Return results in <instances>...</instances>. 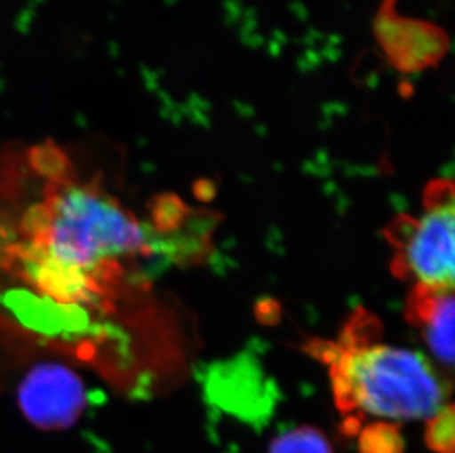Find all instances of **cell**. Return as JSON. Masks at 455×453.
<instances>
[{
    "label": "cell",
    "instance_id": "8",
    "mask_svg": "<svg viewBox=\"0 0 455 453\" xmlns=\"http://www.w3.org/2000/svg\"><path fill=\"white\" fill-rule=\"evenodd\" d=\"M358 449L360 453H404V437L396 424L378 421L361 427Z\"/></svg>",
    "mask_w": 455,
    "mask_h": 453
},
{
    "label": "cell",
    "instance_id": "4",
    "mask_svg": "<svg viewBox=\"0 0 455 453\" xmlns=\"http://www.w3.org/2000/svg\"><path fill=\"white\" fill-rule=\"evenodd\" d=\"M18 405L36 428L67 430L77 423L86 408V385L77 372L62 363H39L20 385Z\"/></svg>",
    "mask_w": 455,
    "mask_h": 453
},
{
    "label": "cell",
    "instance_id": "6",
    "mask_svg": "<svg viewBox=\"0 0 455 453\" xmlns=\"http://www.w3.org/2000/svg\"><path fill=\"white\" fill-rule=\"evenodd\" d=\"M27 163L33 172L49 183H67L77 179L67 150L51 139L31 146L27 150Z\"/></svg>",
    "mask_w": 455,
    "mask_h": 453
},
{
    "label": "cell",
    "instance_id": "9",
    "mask_svg": "<svg viewBox=\"0 0 455 453\" xmlns=\"http://www.w3.org/2000/svg\"><path fill=\"white\" fill-rule=\"evenodd\" d=\"M425 441L432 452L454 453L455 415L452 405H447L427 419Z\"/></svg>",
    "mask_w": 455,
    "mask_h": 453
},
{
    "label": "cell",
    "instance_id": "1",
    "mask_svg": "<svg viewBox=\"0 0 455 453\" xmlns=\"http://www.w3.org/2000/svg\"><path fill=\"white\" fill-rule=\"evenodd\" d=\"M373 322L348 325L339 343L315 346L331 368L336 407L349 434L371 415L391 421L429 419L447 405V383L419 352L373 342Z\"/></svg>",
    "mask_w": 455,
    "mask_h": 453
},
{
    "label": "cell",
    "instance_id": "7",
    "mask_svg": "<svg viewBox=\"0 0 455 453\" xmlns=\"http://www.w3.org/2000/svg\"><path fill=\"white\" fill-rule=\"evenodd\" d=\"M268 453H333L331 441L318 428H293L271 441Z\"/></svg>",
    "mask_w": 455,
    "mask_h": 453
},
{
    "label": "cell",
    "instance_id": "5",
    "mask_svg": "<svg viewBox=\"0 0 455 453\" xmlns=\"http://www.w3.org/2000/svg\"><path fill=\"white\" fill-rule=\"evenodd\" d=\"M454 293L416 286L407 305L408 320L420 330L423 340L439 362H454Z\"/></svg>",
    "mask_w": 455,
    "mask_h": 453
},
{
    "label": "cell",
    "instance_id": "3",
    "mask_svg": "<svg viewBox=\"0 0 455 453\" xmlns=\"http://www.w3.org/2000/svg\"><path fill=\"white\" fill-rule=\"evenodd\" d=\"M454 187L434 181L425 192L420 219L398 217L387 226L395 248L394 271L416 286L454 290Z\"/></svg>",
    "mask_w": 455,
    "mask_h": 453
},
{
    "label": "cell",
    "instance_id": "2",
    "mask_svg": "<svg viewBox=\"0 0 455 453\" xmlns=\"http://www.w3.org/2000/svg\"><path fill=\"white\" fill-rule=\"evenodd\" d=\"M44 203L22 219L31 240L24 250L67 270L77 271L98 286L118 275L120 261L149 252L138 219L98 184L49 183ZM102 290V289H100Z\"/></svg>",
    "mask_w": 455,
    "mask_h": 453
}]
</instances>
